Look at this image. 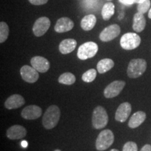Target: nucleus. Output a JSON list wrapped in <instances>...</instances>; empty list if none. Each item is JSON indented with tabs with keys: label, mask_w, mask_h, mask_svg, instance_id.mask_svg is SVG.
<instances>
[{
	"label": "nucleus",
	"mask_w": 151,
	"mask_h": 151,
	"mask_svg": "<svg viewBox=\"0 0 151 151\" xmlns=\"http://www.w3.org/2000/svg\"><path fill=\"white\" fill-rule=\"evenodd\" d=\"M60 118V108L56 105L50 106L43 116L42 123L47 129H51L58 124Z\"/></svg>",
	"instance_id": "1"
},
{
	"label": "nucleus",
	"mask_w": 151,
	"mask_h": 151,
	"mask_svg": "<svg viewBox=\"0 0 151 151\" xmlns=\"http://www.w3.org/2000/svg\"><path fill=\"white\" fill-rule=\"evenodd\" d=\"M147 69V62L141 58L132 59L127 67V76L131 78H137L143 74Z\"/></svg>",
	"instance_id": "2"
},
{
	"label": "nucleus",
	"mask_w": 151,
	"mask_h": 151,
	"mask_svg": "<svg viewBox=\"0 0 151 151\" xmlns=\"http://www.w3.org/2000/svg\"><path fill=\"white\" fill-rule=\"evenodd\" d=\"M109 122V116L106 109L101 106H98L92 113V122L94 129H101L106 126Z\"/></svg>",
	"instance_id": "3"
},
{
	"label": "nucleus",
	"mask_w": 151,
	"mask_h": 151,
	"mask_svg": "<svg viewBox=\"0 0 151 151\" xmlns=\"http://www.w3.org/2000/svg\"><path fill=\"white\" fill-rule=\"evenodd\" d=\"M114 142V134L110 129H104L98 135L96 140V148L97 150L103 151L109 148Z\"/></svg>",
	"instance_id": "4"
},
{
	"label": "nucleus",
	"mask_w": 151,
	"mask_h": 151,
	"mask_svg": "<svg viewBox=\"0 0 151 151\" xmlns=\"http://www.w3.org/2000/svg\"><path fill=\"white\" fill-rule=\"evenodd\" d=\"M98 50L99 47L97 43L93 41H88L81 45L78 49L77 56L81 60L90 59L95 56Z\"/></svg>",
	"instance_id": "5"
},
{
	"label": "nucleus",
	"mask_w": 151,
	"mask_h": 151,
	"mask_svg": "<svg viewBox=\"0 0 151 151\" xmlns=\"http://www.w3.org/2000/svg\"><path fill=\"white\" fill-rule=\"evenodd\" d=\"M141 41V37L137 34L128 32L122 36L120 44L124 50H131L138 48L140 45Z\"/></svg>",
	"instance_id": "6"
},
{
	"label": "nucleus",
	"mask_w": 151,
	"mask_h": 151,
	"mask_svg": "<svg viewBox=\"0 0 151 151\" xmlns=\"http://www.w3.org/2000/svg\"><path fill=\"white\" fill-rule=\"evenodd\" d=\"M126 83L123 81H115L108 85L104 91V95L107 99L116 97L120 94L125 86Z\"/></svg>",
	"instance_id": "7"
},
{
	"label": "nucleus",
	"mask_w": 151,
	"mask_h": 151,
	"mask_svg": "<svg viewBox=\"0 0 151 151\" xmlns=\"http://www.w3.org/2000/svg\"><path fill=\"white\" fill-rule=\"evenodd\" d=\"M121 29L120 26L117 24H113L104 28L99 35L100 40L108 42L118 37L120 34Z\"/></svg>",
	"instance_id": "8"
},
{
	"label": "nucleus",
	"mask_w": 151,
	"mask_h": 151,
	"mask_svg": "<svg viewBox=\"0 0 151 151\" xmlns=\"http://www.w3.org/2000/svg\"><path fill=\"white\" fill-rule=\"evenodd\" d=\"M50 26V20L47 17H41L36 20L32 27L34 35L39 37L44 35Z\"/></svg>",
	"instance_id": "9"
},
{
	"label": "nucleus",
	"mask_w": 151,
	"mask_h": 151,
	"mask_svg": "<svg viewBox=\"0 0 151 151\" xmlns=\"http://www.w3.org/2000/svg\"><path fill=\"white\" fill-rule=\"evenodd\" d=\"M20 72L22 78L29 83H34L37 82L39 78V71L36 70L33 67H30L29 65L22 66Z\"/></svg>",
	"instance_id": "10"
},
{
	"label": "nucleus",
	"mask_w": 151,
	"mask_h": 151,
	"mask_svg": "<svg viewBox=\"0 0 151 151\" xmlns=\"http://www.w3.org/2000/svg\"><path fill=\"white\" fill-rule=\"evenodd\" d=\"M42 109L37 105H29L22 109L21 116L25 120H35L41 117Z\"/></svg>",
	"instance_id": "11"
},
{
	"label": "nucleus",
	"mask_w": 151,
	"mask_h": 151,
	"mask_svg": "<svg viewBox=\"0 0 151 151\" xmlns=\"http://www.w3.org/2000/svg\"><path fill=\"white\" fill-rule=\"evenodd\" d=\"M132 112V105L129 102H124L118 106L117 109L115 119L120 122H124L129 118Z\"/></svg>",
	"instance_id": "12"
},
{
	"label": "nucleus",
	"mask_w": 151,
	"mask_h": 151,
	"mask_svg": "<svg viewBox=\"0 0 151 151\" xmlns=\"http://www.w3.org/2000/svg\"><path fill=\"white\" fill-rule=\"evenodd\" d=\"M31 65L40 73H46L50 69V62L41 56H35L31 59Z\"/></svg>",
	"instance_id": "13"
},
{
	"label": "nucleus",
	"mask_w": 151,
	"mask_h": 151,
	"mask_svg": "<svg viewBox=\"0 0 151 151\" xmlns=\"http://www.w3.org/2000/svg\"><path fill=\"white\" fill-rule=\"evenodd\" d=\"M27 135V130L23 126L15 124L9 127L6 131V137L11 140L22 139Z\"/></svg>",
	"instance_id": "14"
},
{
	"label": "nucleus",
	"mask_w": 151,
	"mask_h": 151,
	"mask_svg": "<svg viewBox=\"0 0 151 151\" xmlns=\"http://www.w3.org/2000/svg\"><path fill=\"white\" fill-rule=\"evenodd\" d=\"M73 26H74V23L70 18L67 17H62L57 20L54 29L56 32L64 33L72 29Z\"/></svg>",
	"instance_id": "15"
},
{
	"label": "nucleus",
	"mask_w": 151,
	"mask_h": 151,
	"mask_svg": "<svg viewBox=\"0 0 151 151\" xmlns=\"http://www.w3.org/2000/svg\"><path fill=\"white\" fill-rule=\"evenodd\" d=\"M25 103L24 97L20 94H15L7 98L4 102V106L9 110L16 109L21 107Z\"/></svg>",
	"instance_id": "16"
},
{
	"label": "nucleus",
	"mask_w": 151,
	"mask_h": 151,
	"mask_svg": "<svg viewBox=\"0 0 151 151\" xmlns=\"http://www.w3.org/2000/svg\"><path fill=\"white\" fill-rule=\"evenodd\" d=\"M146 118V113L143 111H137L132 115L128 122V126L132 129H134L141 125Z\"/></svg>",
	"instance_id": "17"
},
{
	"label": "nucleus",
	"mask_w": 151,
	"mask_h": 151,
	"mask_svg": "<svg viewBox=\"0 0 151 151\" xmlns=\"http://www.w3.org/2000/svg\"><path fill=\"white\" fill-rule=\"evenodd\" d=\"M77 42L73 39H67L62 41L59 45V50L62 54L67 55L73 52L76 47Z\"/></svg>",
	"instance_id": "18"
},
{
	"label": "nucleus",
	"mask_w": 151,
	"mask_h": 151,
	"mask_svg": "<svg viewBox=\"0 0 151 151\" xmlns=\"http://www.w3.org/2000/svg\"><path fill=\"white\" fill-rule=\"evenodd\" d=\"M146 25V20L143 14L137 12L134 14L133 18L132 28L136 32H141L145 29Z\"/></svg>",
	"instance_id": "19"
},
{
	"label": "nucleus",
	"mask_w": 151,
	"mask_h": 151,
	"mask_svg": "<svg viewBox=\"0 0 151 151\" xmlns=\"http://www.w3.org/2000/svg\"><path fill=\"white\" fill-rule=\"evenodd\" d=\"M97 18L93 14H89L84 16L81 21V27L85 31H90L95 26Z\"/></svg>",
	"instance_id": "20"
},
{
	"label": "nucleus",
	"mask_w": 151,
	"mask_h": 151,
	"mask_svg": "<svg viewBox=\"0 0 151 151\" xmlns=\"http://www.w3.org/2000/svg\"><path fill=\"white\" fill-rule=\"evenodd\" d=\"M114 67V62L109 58H104L101 60L97 65V71L99 73H104L111 70Z\"/></svg>",
	"instance_id": "21"
},
{
	"label": "nucleus",
	"mask_w": 151,
	"mask_h": 151,
	"mask_svg": "<svg viewBox=\"0 0 151 151\" xmlns=\"http://www.w3.org/2000/svg\"><path fill=\"white\" fill-rule=\"evenodd\" d=\"M115 12V6L112 2H107L103 6L101 16L104 20H110Z\"/></svg>",
	"instance_id": "22"
},
{
	"label": "nucleus",
	"mask_w": 151,
	"mask_h": 151,
	"mask_svg": "<svg viewBox=\"0 0 151 151\" xmlns=\"http://www.w3.org/2000/svg\"><path fill=\"white\" fill-rule=\"evenodd\" d=\"M58 82L60 83L67 86H71L76 82V77L72 73L66 72L60 75L58 78Z\"/></svg>",
	"instance_id": "23"
},
{
	"label": "nucleus",
	"mask_w": 151,
	"mask_h": 151,
	"mask_svg": "<svg viewBox=\"0 0 151 151\" xmlns=\"http://www.w3.org/2000/svg\"><path fill=\"white\" fill-rule=\"evenodd\" d=\"M9 28L8 24L5 22H0V43H2L8 39Z\"/></svg>",
	"instance_id": "24"
},
{
	"label": "nucleus",
	"mask_w": 151,
	"mask_h": 151,
	"mask_svg": "<svg viewBox=\"0 0 151 151\" xmlns=\"http://www.w3.org/2000/svg\"><path fill=\"white\" fill-rule=\"evenodd\" d=\"M97 77V71L94 69H90L86 71L82 76V80L86 83H91Z\"/></svg>",
	"instance_id": "25"
},
{
	"label": "nucleus",
	"mask_w": 151,
	"mask_h": 151,
	"mask_svg": "<svg viewBox=\"0 0 151 151\" xmlns=\"http://www.w3.org/2000/svg\"><path fill=\"white\" fill-rule=\"evenodd\" d=\"M151 7L150 0H145L143 2L137 4V11L141 14H146L147 11L150 10Z\"/></svg>",
	"instance_id": "26"
},
{
	"label": "nucleus",
	"mask_w": 151,
	"mask_h": 151,
	"mask_svg": "<svg viewBox=\"0 0 151 151\" xmlns=\"http://www.w3.org/2000/svg\"><path fill=\"white\" fill-rule=\"evenodd\" d=\"M122 151H138L137 143L133 141H128L124 145Z\"/></svg>",
	"instance_id": "27"
},
{
	"label": "nucleus",
	"mask_w": 151,
	"mask_h": 151,
	"mask_svg": "<svg viewBox=\"0 0 151 151\" xmlns=\"http://www.w3.org/2000/svg\"><path fill=\"white\" fill-rule=\"evenodd\" d=\"M143 1H145V0H119V1L122 4L127 6L132 5L134 4H139L143 2Z\"/></svg>",
	"instance_id": "28"
},
{
	"label": "nucleus",
	"mask_w": 151,
	"mask_h": 151,
	"mask_svg": "<svg viewBox=\"0 0 151 151\" xmlns=\"http://www.w3.org/2000/svg\"><path fill=\"white\" fill-rule=\"evenodd\" d=\"M29 1V3H31L32 4L36 5V6H39V5H43L45 4L48 2V0H28Z\"/></svg>",
	"instance_id": "29"
},
{
	"label": "nucleus",
	"mask_w": 151,
	"mask_h": 151,
	"mask_svg": "<svg viewBox=\"0 0 151 151\" xmlns=\"http://www.w3.org/2000/svg\"><path fill=\"white\" fill-rule=\"evenodd\" d=\"M85 1H86V5L88 6L90 9H92L93 8L94 6H95L97 0H85Z\"/></svg>",
	"instance_id": "30"
},
{
	"label": "nucleus",
	"mask_w": 151,
	"mask_h": 151,
	"mask_svg": "<svg viewBox=\"0 0 151 151\" xmlns=\"http://www.w3.org/2000/svg\"><path fill=\"white\" fill-rule=\"evenodd\" d=\"M140 151H151V146L149 144L145 145L144 146L142 147Z\"/></svg>",
	"instance_id": "31"
},
{
	"label": "nucleus",
	"mask_w": 151,
	"mask_h": 151,
	"mask_svg": "<svg viewBox=\"0 0 151 151\" xmlns=\"http://www.w3.org/2000/svg\"><path fill=\"white\" fill-rule=\"evenodd\" d=\"M21 146L22 147H23V148H27L28 146V143L26 141H22L21 142Z\"/></svg>",
	"instance_id": "32"
},
{
	"label": "nucleus",
	"mask_w": 151,
	"mask_h": 151,
	"mask_svg": "<svg viewBox=\"0 0 151 151\" xmlns=\"http://www.w3.org/2000/svg\"><path fill=\"white\" fill-rule=\"evenodd\" d=\"M148 18L151 19V7H150V10L148 11Z\"/></svg>",
	"instance_id": "33"
},
{
	"label": "nucleus",
	"mask_w": 151,
	"mask_h": 151,
	"mask_svg": "<svg viewBox=\"0 0 151 151\" xmlns=\"http://www.w3.org/2000/svg\"><path fill=\"white\" fill-rule=\"evenodd\" d=\"M110 151H119V150H117V149H112V150H111Z\"/></svg>",
	"instance_id": "34"
},
{
	"label": "nucleus",
	"mask_w": 151,
	"mask_h": 151,
	"mask_svg": "<svg viewBox=\"0 0 151 151\" xmlns=\"http://www.w3.org/2000/svg\"><path fill=\"white\" fill-rule=\"evenodd\" d=\"M54 151H61L60 150H59V149H56L55 150H54Z\"/></svg>",
	"instance_id": "35"
},
{
	"label": "nucleus",
	"mask_w": 151,
	"mask_h": 151,
	"mask_svg": "<svg viewBox=\"0 0 151 151\" xmlns=\"http://www.w3.org/2000/svg\"><path fill=\"white\" fill-rule=\"evenodd\" d=\"M109 1H111V0H109Z\"/></svg>",
	"instance_id": "36"
}]
</instances>
